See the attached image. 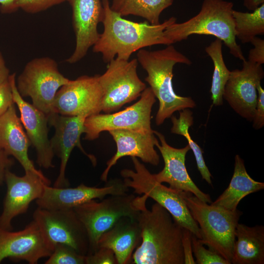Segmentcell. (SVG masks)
Masks as SVG:
<instances>
[{
  "mask_svg": "<svg viewBox=\"0 0 264 264\" xmlns=\"http://www.w3.org/2000/svg\"><path fill=\"white\" fill-rule=\"evenodd\" d=\"M148 197L139 196L136 218L141 242L132 256L135 264H184L182 245V227L171 214L157 202L146 208Z\"/></svg>",
  "mask_w": 264,
  "mask_h": 264,
  "instance_id": "6da1fadb",
  "label": "cell"
},
{
  "mask_svg": "<svg viewBox=\"0 0 264 264\" xmlns=\"http://www.w3.org/2000/svg\"><path fill=\"white\" fill-rule=\"evenodd\" d=\"M104 26L102 33L92 46L95 53H101L103 60L109 63L116 58L128 61L131 55L144 47L157 44H172L164 31L176 21L172 17L158 24L148 22H136L124 19L110 7L109 0H102Z\"/></svg>",
  "mask_w": 264,
  "mask_h": 264,
  "instance_id": "7a4b0ae2",
  "label": "cell"
},
{
  "mask_svg": "<svg viewBox=\"0 0 264 264\" xmlns=\"http://www.w3.org/2000/svg\"><path fill=\"white\" fill-rule=\"evenodd\" d=\"M137 57L138 62L147 72L145 80L159 102L155 118L157 125L163 124L176 111L195 107L196 104L191 97L176 94L173 87L174 66L177 63L190 65L192 62L188 58L172 44L155 51L141 49Z\"/></svg>",
  "mask_w": 264,
  "mask_h": 264,
  "instance_id": "3957f363",
  "label": "cell"
},
{
  "mask_svg": "<svg viewBox=\"0 0 264 264\" xmlns=\"http://www.w3.org/2000/svg\"><path fill=\"white\" fill-rule=\"evenodd\" d=\"M233 7L232 2L224 0H203L198 14L168 25L164 36L173 44L194 34L212 35L220 40L234 57L243 61L246 59L236 40Z\"/></svg>",
  "mask_w": 264,
  "mask_h": 264,
  "instance_id": "277c9868",
  "label": "cell"
},
{
  "mask_svg": "<svg viewBox=\"0 0 264 264\" xmlns=\"http://www.w3.org/2000/svg\"><path fill=\"white\" fill-rule=\"evenodd\" d=\"M199 227L200 241L231 264L235 232L242 212L201 201L189 192H178Z\"/></svg>",
  "mask_w": 264,
  "mask_h": 264,
  "instance_id": "5b68a950",
  "label": "cell"
},
{
  "mask_svg": "<svg viewBox=\"0 0 264 264\" xmlns=\"http://www.w3.org/2000/svg\"><path fill=\"white\" fill-rule=\"evenodd\" d=\"M134 170L124 169L120 172L123 181L134 193L145 195L165 208L181 227L189 230L199 239L200 230L192 217L179 192L157 181L138 158L131 157Z\"/></svg>",
  "mask_w": 264,
  "mask_h": 264,
  "instance_id": "8992f818",
  "label": "cell"
},
{
  "mask_svg": "<svg viewBox=\"0 0 264 264\" xmlns=\"http://www.w3.org/2000/svg\"><path fill=\"white\" fill-rule=\"evenodd\" d=\"M138 201L139 196L126 193L110 195L100 202L92 199L73 208L87 232L89 242L87 255L98 249L101 236L119 218L129 217L136 220L139 212Z\"/></svg>",
  "mask_w": 264,
  "mask_h": 264,
  "instance_id": "52a82bcc",
  "label": "cell"
},
{
  "mask_svg": "<svg viewBox=\"0 0 264 264\" xmlns=\"http://www.w3.org/2000/svg\"><path fill=\"white\" fill-rule=\"evenodd\" d=\"M70 80L60 72L55 60L43 57L29 61L16 83L20 95L23 98L29 97L32 105L48 115L53 112L58 90Z\"/></svg>",
  "mask_w": 264,
  "mask_h": 264,
  "instance_id": "ba28073f",
  "label": "cell"
},
{
  "mask_svg": "<svg viewBox=\"0 0 264 264\" xmlns=\"http://www.w3.org/2000/svg\"><path fill=\"white\" fill-rule=\"evenodd\" d=\"M137 59L111 60L106 71L99 75L102 93V111L110 113L136 100L146 88L137 73Z\"/></svg>",
  "mask_w": 264,
  "mask_h": 264,
  "instance_id": "9c48e42d",
  "label": "cell"
},
{
  "mask_svg": "<svg viewBox=\"0 0 264 264\" xmlns=\"http://www.w3.org/2000/svg\"><path fill=\"white\" fill-rule=\"evenodd\" d=\"M155 98L151 88H146L142 92L140 99L124 110L112 113H99L87 117L84 123V139L94 140L102 132L115 130H126L144 133L154 132L151 119Z\"/></svg>",
  "mask_w": 264,
  "mask_h": 264,
  "instance_id": "30bf717a",
  "label": "cell"
},
{
  "mask_svg": "<svg viewBox=\"0 0 264 264\" xmlns=\"http://www.w3.org/2000/svg\"><path fill=\"white\" fill-rule=\"evenodd\" d=\"M44 239L54 249L57 243L68 245L79 254H88L87 230L73 209H47L37 207L33 215Z\"/></svg>",
  "mask_w": 264,
  "mask_h": 264,
  "instance_id": "8fae6325",
  "label": "cell"
},
{
  "mask_svg": "<svg viewBox=\"0 0 264 264\" xmlns=\"http://www.w3.org/2000/svg\"><path fill=\"white\" fill-rule=\"evenodd\" d=\"M98 76L83 75L63 86L56 94L53 112L86 117L100 113L103 93Z\"/></svg>",
  "mask_w": 264,
  "mask_h": 264,
  "instance_id": "7c38bea8",
  "label": "cell"
},
{
  "mask_svg": "<svg viewBox=\"0 0 264 264\" xmlns=\"http://www.w3.org/2000/svg\"><path fill=\"white\" fill-rule=\"evenodd\" d=\"M48 125L54 128L55 133L50 140L54 154L60 159L59 173L54 187H66L69 185L66 177V170L70 154L75 147H77L95 166L97 160L95 157L88 154L83 148L81 143V136L85 133L84 116H66L52 112L47 115Z\"/></svg>",
  "mask_w": 264,
  "mask_h": 264,
  "instance_id": "4fadbf2b",
  "label": "cell"
},
{
  "mask_svg": "<svg viewBox=\"0 0 264 264\" xmlns=\"http://www.w3.org/2000/svg\"><path fill=\"white\" fill-rule=\"evenodd\" d=\"M264 77L262 65L242 61L241 69L230 71L223 98L242 117L252 121L257 102V88Z\"/></svg>",
  "mask_w": 264,
  "mask_h": 264,
  "instance_id": "5bb4252c",
  "label": "cell"
},
{
  "mask_svg": "<svg viewBox=\"0 0 264 264\" xmlns=\"http://www.w3.org/2000/svg\"><path fill=\"white\" fill-rule=\"evenodd\" d=\"M5 181L7 191L0 215V229L12 230V220L25 213L30 204L40 197L44 186L50 185V181L32 172H25L20 176L10 170L6 173Z\"/></svg>",
  "mask_w": 264,
  "mask_h": 264,
  "instance_id": "9a60e30c",
  "label": "cell"
},
{
  "mask_svg": "<svg viewBox=\"0 0 264 264\" xmlns=\"http://www.w3.org/2000/svg\"><path fill=\"white\" fill-rule=\"evenodd\" d=\"M129 188L123 180L109 181L103 187L88 186L81 183L74 188L50 187L45 185L40 197L36 200L38 207L47 209H68L92 199H103L107 196L128 193Z\"/></svg>",
  "mask_w": 264,
  "mask_h": 264,
  "instance_id": "2e32d148",
  "label": "cell"
},
{
  "mask_svg": "<svg viewBox=\"0 0 264 264\" xmlns=\"http://www.w3.org/2000/svg\"><path fill=\"white\" fill-rule=\"evenodd\" d=\"M8 80L14 103L20 111L21 122L31 145L36 150L37 163L46 169L54 168L53 159L55 154L48 138L47 115L25 101L20 95L16 87L15 73L10 75Z\"/></svg>",
  "mask_w": 264,
  "mask_h": 264,
  "instance_id": "e0dca14e",
  "label": "cell"
},
{
  "mask_svg": "<svg viewBox=\"0 0 264 264\" xmlns=\"http://www.w3.org/2000/svg\"><path fill=\"white\" fill-rule=\"evenodd\" d=\"M53 250L34 220L18 231L0 229V263L9 258L36 264Z\"/></svg>",
  "mask_w": 264,
  "mask_h": 264,
  "instance_id": "ac0fdd59",
  "label": "cell"
},
{
  "mask_svg": "<svg viewBox=\"0 0 264 264\" xmlns=\"http://www.w3.org/2000/svg\"><path fill=\"white\" fill-rule=\"evenodd\" d=\"M160 141L155 146L159 150L164 162L163 169L153 174L154 179L159 183L166 182L169 187L177 192H189L201 201L211 203L209 194L201 191L190 177L185 166V157L190 150L189 145L182 148H176L169 145L164 135L154 131Z\"/></svg>",
  "mask_w": 264,
  "mask_h": 264,
  "instance_id": "d6986e66",
  "label": "cell"
},
{
  "mask_svg": "<svg viewBox=\"0 0 264 264\" xmlns=\"http://www.w3.org/2000/svg\"><path fill=\"white\" fill-rule=\"evenodd\" d=\"M72 9V22L75 35V47L66 62L76 63L82 60L99 38L98 23L103 18L101 0H67Z\"/></svg>",
  "mask_w": 264,
  "mask_h": 264,
  "instance_id": "ffe728a7",
  "label": "cell"
},
{
  "mask_svg": "<svg viewBox=\"0 0 264 264\" xmlns=\"http://www.w3.org/2000/svg\"><path fill=\"white\" fill-rule=\"evenodd\" d=\"M115 141V154L107 162V167L101 176V180L107 182L111 168L122 157L130 156L140 158L143 162L156 166L159 156L154 149L159 142L154 132L144 133L126 130L109 132Z\"/></svg>",
  "mask_w": 264,
  "mask_h": 264,
  "instance_id": "44dd1931",
  "label": "cell"
},
{
  "mask_svg": "<svg viewBox=\"0 0 264 264\" xmlns=\"http://www.w3.org/2000/svg\"><path fill=\"white\" fill-rule=\"evenodd\" d=\"M30 145L14 103L0 116V149L17 160L25 172H32L46 177L29 158L28 151Z\"/></svg>",
  "mask_w": 264,
  "mask_h": 264,
  "instance_id": "7402d4cb",
  "label": "cell"
},
{
  "mask_svg": "<svg viewBox=\"0 0 264 264\" xmlns=\"http://www.w3.org/2000/svg\"><path fill=\"white\" fill-rule=\"evenodd\" d=\"M141 242V230L137 221L129 217H122L101 236L98 248L111 249L117 264H130L133 251Z\"/></svg>",
  "mask_w": 264,
  "mask_h": 264,
  "instance_id": "603a6c76",
  "label": "cell"
},
{
  "mask_svg": "<svg viewBox=\"0 0 264 264\" xmlns=\"http://www.w3.org/2000/svg\"><path fill=\"white\" fill-rule=\"evenodd\" d=\"M231 264H264V226L238 223Z\"/></svg>",
  "mask_w": 264,
  "mask_h": 264,
  "instance_id": "cb8c5ba5",
  "label": "cell"
},
{
  "mask_svg": "<svg viewBox=\"0 0 264 264\" xmlns=\"http://www.w3.org/2000/svg\"><path fill=\"white\" fill-rule=\"evenodd\" d=\"M264 188V183L255 181L248 174L243 160L238 154L235 157L234 170L228 187L211 204L234 211L245 197Z\"/></svg>",
  "mask_w": 264,
  "mask_h": 264,
  "instance_id": "d4e9b609",
  "label": "cell"
},
{
  "mask_svg": "<svg viewBox=\"0 0 264 264\" xmlns=\"http://www.w3.org/2000/svg\"><path fill=\"white\" fill-rule=\"evenodd\" d=\"M174 0H112L110 7L121 16L130 15L142 17L152 24L160 23L162 12L170 6Z\"/></svg>",
  "mask_w": 264,
  "mask_h": 264,
  "instance_id": "484cf974",
  "label": "cell"
},
{
  "mask_svg": "<svg viewBox=\"0 0 264 264\" xmlns=\"http://www.w3.org/2000/svg\"><path fill=\"white\" fill-rule=\"evenodd\" d=\"M222 47V41L216 38L205 49L214 64L210 92L212 103L215 106L223 104L224 88L230 74L223 60Z\"/></svg>",
  "mask_w": 264,
  "mask_h": 264,
  "instance_id": "4316f807",
  "label": "cell"
},
{
  "mask_svg": "<svg viewBox=\"0 0 264 264\" xmlns=\"http://www.w3.org/2000/svg\"><path fill=\"white\" fill-rule=\"evenodd\" d=\"M236 38L245 44L264 34V3L252 12L233 10Z\"/></svg>",
  "mask_w": 264,
  "mask_h": 264,
  "instance_id": "83f0119b",
  "label": "cell"
},
{
  "mask_svg": "<svg viewBox=\"0 0 264 264\" xmlns=\"http://www.w3.org/2000/svg\"><path fill=\"white\" fill-rule=\"evenodd\" d=\"M45 264H85V256L79 254L72 247L56 244Z\"/></svg>",
  "mask_w": 264,
  "mask_h": 264,
  "instance_id": "f1b7e54d",
  "label": "cell"
},
{
  "mask_svg": "<svg viewBox=\"0 0 264 264\" xmlns=\"http://www.w3.org/2000/svg\"><path fill=\"white\" fill-rule=\"evenodd\" d=\"M192 251L198 264H230L216 251L206 249L200 239L192 235Z\"/></svg>",
  "mask_w": 264,
  "mask_h": 264,
  "instance_id": "f546056e",
  "label": "cell"
},
{
  "mask_svg": "<svg viewBox=\"0 0 264 264\" xmlns=\"http://www.w3.org/2000/svg\"><path fill=\"white\" fill-rule=\"evenodd\" d=\"M67 0H15L14 7L16 10L21 9L30 14L38 13Z\"/></svg>",
  "mask_w": 264,
  "mask_h": 264,
  "instance_id": "4dcf8cb0",
  "label": "cell"
},
{
  "mask_svg": "<svg viewBox=\"0 0 264 264\" xmlns=\"http://www.w3.org/2000/svg\"><path fill=\"white\" fill-rule=\"evenodd\" d=\"M187 140L188 145L194 153L198 170L202 178L209 184L212 185V175L205 164L203 156V152L200 147L191 138L189 132L183 136Z\"/></svg>",
  "mask_w": 264,
  "mask_h": 264,
  "instance_id": "1f68e13d",
  "label": "cell"
},
{
  "mask_svg": "<svg viewBox=\"0 0 264 264\" xmlns=\"http://www.w3.org/2000/svg\"><path fill=\"white\" fill-rule=\"evenodd\" d=\"M179 111L178 118L174 116L171 117L173 126L171 131L173 133L184 136L189 132V128L193 125V113L189 109Z\"/></svg>",
  "mask_w": 264,
  "mask_h": 264,
  "instance_id": "d6a6232c",
  "label": "cell"
},
{
  "mask_svg": "<svg viewBox=\"0 0 264 264\" xmlns=\"http://www.w3.org/2000/svg\"><path fill=\"white\" fill-rule=\"evenodd\" d=\"M113 251L107 247H99L92 254L85 256V264H115Z\"/></svg>",
  "mask_w": 264,
  "mask_h": 264,
  "instance_id": "836d02e7",
  "label": "cell"
},
{
  "mask_svg": "<svg viewBox=\"0 0 264 264\" xmlns=\"http://www.w3.org/2000/svg\"><path fill=\"white\" fill-rule=\"evenodd\" d=\"M257 90V102L252 121L253 128L259 130L264 126V90L261 84L258 86Z\"/></svg>",
  "mask_w": 264,
  "mask_h": 264,
  "instance_id": "e575fe53",
  "label": "cell"
},
{
  "mask_svg": "<svg viewBox=\"0 0 264 264\" xmlns=\"http://www.w3.org/2000/svg\"><path fill=\"white\" fill-rule=\"evenodd\" d=\"M250 43L254 47L249 51L248 61L262 65L264 63V40L255 37Z\"/></svg>",
  "mask_w": 264,
  "mask_h": 264,
  "instance_id": "d590c367",
  "label": "cell"
},
{
  "mask_svg": "<svg viewBox=\"0 0 264 264\" xmlns=\"http://www.w3.org/2000/svg\"><path fill=\"white\" fill-rule=\"evenodd\" d=\"M13 104L12 89L8 80L0 85V116Z\"/></svg>",
  "mask_w": 264,
  "mask_h": 264,
  "instance_id": "8d00e7d4",
  "label": "cell"
},
{
  "mask_svg": "<svg viewBox=\"0 0 264 264\" xmlns=\"http://www.w3.org/2000/svg\"><path fill=\"white\" fill-rule=\"evenodd\" d=\"M192 233L189 230L182 228V245L184 264H196L192 254Z\"/></svg>",
  "mask_w": 264,
  "mask_h": 264,
  "instance_id": "74e56055",
  "label": "cell"
},
{
  "mask_svg": "<svg viewBox=\"0 0 264 264\" xmlns=\"http://www.w3.org/2000/svg\"><path fill=\"white\" fill-rule=\"evenodd\" d=\"M14 159L0 149V185L5 181L6 173L14 164Z\"/></svg>",
  "mask_w": 264,
  "mask_h": 264,
  "instance_id": "f35d334b",
  "label": "cell"
},
{
  "mask_svg": "<svg viewBox=\"0 0 264 264\" xmlns=\"http://www.w3.org/2000/svg\"><path fill=\"white\" fill-rule=\"evenodd\" d=\"M9 70L7 67L2 54L0 52V85L8 80Z\"/></svg>",
  "mask_w": 264,
  "mask_h": 264,
  "instance_id": "ab89813d",
  "label": "cell"
},
{
  "mask_svg": "<svg viewBox=\"0 0 264 264\" xmlns=\"http://www.w3.org/2000/svg\"><path fill=\"white\" fill-rule=\"evenodd\" d=\"M15 0H0V7L2 13H11L16 11L14 7Z\"/></svg>",
  "mask_w": 264,
  "mask_h": 264,
  "instance_id": "60d3db41",
  "label": "cell"
},
{
  "mask_svg": "<svg viewBox=\"0 0 264 264\" xmlns=\"http://www.w3.org/2000/svg\"><path fill=\"white\" fill-rule=\"evenodd\" d=\"M264 3V0H244L243 5L248 9L254 11Z\"/></svg>",
  "mask_w": 264,
  "mask_h": 264,
  "instance_id": "b9f144b4",
  "label": "cell"
}]
</instances>
